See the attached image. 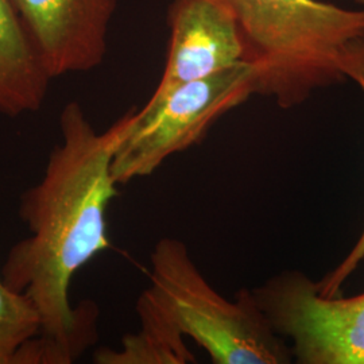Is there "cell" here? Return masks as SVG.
Segmentation results:
<instances>
[{"instance_id": "obj_3", "label": "cell", "mask_w": 364, "mask_h": 364, "mask_svg": "<svg viewBox=\"0 0 364 364\" xmlns=\"http://www.w3.org/2000/svg\"><path fill=\"white\" fill-rule=\"evenodd\" d=\"M151 284L138 299L208 352L216 364H285L291 353L252 291L235 301L219 294L178 239L164 237L151 252Z\"/></svg>"}, {"instance_id": "obj_10", "label": "cell", "mask_w": 364, "mask_h": 364, "mask_svg": "<svg viewBox=\"0 0 364 364\" xmlns=\"http://www.w3.org/2000/svg\"><path fill=\"white\" fill-rule=\"evenodd\" d=\"M39 332L41 317L34 302L0 277V364H13L19 348Z\"/></svg>"}, {"instance_id": "obj_8", "label": "cell", "mask_w": 364, "mask_h": 364, "mask_svg": "<svg viewBox=\"0 0 364 364\" xmlns=\"http://www.w3.org/2000/svg\"><path fill=\"white\" fill-rule=\"evenodd\" d=\"M50 81L13 0H0V114L16 117L37 112Z\"/></svg>"}, {"instance_id": "obj_9", "label": "cell", "mask_w": 364, "mask_h": 364, "mask_svg": "<svg viewBox=\"0 0 364 364\" xmlns=\"http://www.w3.org/2000/svg\"><path fill=\"white\" fill-rule=\"evenodd\" d=\"M141 329L122 340V348H99L93 355L97 364H185L196 362L178 329L153 309L136 304Z\"/></svg>"}, {"instance_id": "obj_12", "label": "cell", "mask_w": 364, "mask_h": 364, "mask_svg": "<svg viewBox=\"0 0 364 364\" xmlns=\"http://www.w3.org/2000/svg\"><path fill=\"white\" fill-rule=\"evenodd\" d=\"M356 1H358V3H360L362 6H364V0H356Z\"/></svg>"}, {"instance_id": "obj_2", "label": "cell", "mask_w": 364, "mask_h": 364, "mask_svg": "<svg viewBox=\"0 0 364 364\" xmlns=\"http://www.w3.org/2000/svg\"><path fill=\"white\" fill-rule=\"evenodd\" d=\"M234 16L243 61L257 69V93L282 108L343 81L347 43L364 31V10L318 0H215Z\"/></svg>"}, {"instance_id": "obj_4", "label": "cell", "mask_w": 364, "mask_h": 364, "mask_svg": "<svg viewBox=\"0 0 364 364\" xmlns=\"http://www.w3.org/2000/svg\"><path fill=\"white\" fill-rule=\"evenodd\" d=\"M257 69L246 61L151 96L134 109L112 161L117 185L153 174L169 156L200 142L223 115L257 93Z\"/></svg>"}, {"instance_id": "obj_7", "label": "cell", "mask_w": 364, "mask_h": 364, "mask_svg": "<svg viewBox=\"0 0 364 364\" xmlns=\"http://www.w3.org/2000/svg\"><path fill=\"white\" fill-rule=\"evenodd\" d=\"M169 52L151 96L243 61L234 16L215 0H174L168 14Z\"/></svg>"}, {"instance_id": "obj_1", "label": "cell", "mask_w": 364, "mask_h": 364, "mask_svg": "<svg viewBox=\"0 0 364 364\" xmlns=\"http://www.w3.org/2000/svg\"><path fill=\"white\" fill-rule=\"evenodd\" d=\"M131 109L97 132L77 102L60 114V142L41 181L21 197L19 216L28 236L15 243L1 269L3 281L34 302L41 332L13 364H68L97 340V306L73 308L69 287L81 267L109 247L107 209L117 196L112 161L130 129Z\"/></svg>"}, {"instance_id": "obj_5", "label": "cell", "mask_w": 364, "mask_h": 364, "mask_svg": "<svg viewBox=\"0 0 364 364\" xmlns=\"http://www.w3.org/2000/svg\"><path fill=\"white\" fill-rule=\"evenodd\" d=\"M281 338L302 364H364V293L328 297L304 273L285 272L254 291Z\"/></svg>"}, {"instance_id": "obj_6", "label": "cell", "mask_w": 364, "mask_h": 364, "mask_svg": "<svg viewBox=\"0 0 364 364\" xmlns=\"http://www.w3.org/2000/svg\"><path fill=\"white\" fill-rule=\"evenodd\" d=\"M49 77L88 72L105 61L117 0H13Z\"/></svg>"}, {"instance_id": "obj_11", "label": "cell", "mask_w": 364, "mask_h": 364, "mask_svg": "<svg viewBox=\"0 0 364 364\" xmlns=\"http://www.w3.org/2000/svg\"><path fill=\"white\" fill-rule=\"evenodd\" d=\"M341 72L346 78L355 81L364 92V31L347 43L341 57ZM363 259L364 231L359 236L347 258L332 273L328 274L323 281L317 282L318 291L328 297L338 296L343 284L348 279V277L355 272V269Z\"/></svg>"}]
</instances>
